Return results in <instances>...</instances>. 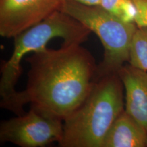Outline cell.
I'll list each match as a JSON object with an SVG mask.
<instances>
[{"label":"cell","mask_w":147,"mask_h":147,"mask_svg":"<svg viewBox=\"0 0 147 147\" xmlns=\"http://www.w3.org/2000/svg\"><path fill=\"white\" fill-rule=\"evenodd\" d=\"M146 146H147V144H146Z\"/></svg>","instance_id":"cell-13"},{"label":"cell","mask_w":147,"mask_h":147,"mask_svg":"<svg viewBox=\"0 0 147 147\" xmlns=\"http://www.w3.org/2000/svg\"><path fill=\"white\" fill-rule=\"evenodd\" d=\"M124 86L118 74L95 80L83 103L63 121L61 147H102L110 127L125 110Z\"/></svg>","instance_id":"cell-2"},{"label":"cell","mask_w":147,"mask_h":147,"mask_svg":"<svg viewBox=\"0 0 147 147\" xmlns=\"http://www.w3.org/2000/svg\"><path fill=\"white\" fill-rule=\"evenodd\" d=\"M117 74L125 93V110L147 130V71L128 63Z\"/></svg>","instance_id":"cell-7"},{"label":"cell","mask_w":147,"mask_h":147,"mask_svg":"<svg viewBox=\"0 0 147 147\" xmlns=\"http://www.w3.org/2000/svg\"><path fill=\"white\" fill-rule=\"evenodd\" d=\"M29 63L25 89L18 91V107L23 106L64 120L87 98L95 82L97 64L81 44H62L58 49L45 47L25 58Z\"/></svg>","instance_id":"cell-1"},{"label":"cell","mask_w":147,"mask_h":147,"mask_svg":"<svg viewBox=\"0 0 147 147\" xmlns=\"http://www.w3.org/2000/svg\"><path fill=\"white\" fill-rule=\"evenodd\" d=\"M100 6L125 21L135 23L137 12L133 0H101Z\"/></svg>","instance_id":"cell-10"},{"label":"cell","mask_w":147,"mask_h":147,"mask_svg":"<svg viewBox=\"0 0 147 147\" xmlns=\"http://www.w3.org/2000/svg\"><path fill=\"white\" fill-rule=\"evenodd\" d=\"M91 32L72 16L58 10L34 26L14 38V49L10 59L1 65L0 106L18 115L16 86L23 68L24 57L47 47L53 38L63 39V43L82 44Z\"/></svg>","instance_id":"cell-3"},{"label":"cell","mask_w":147,"mask_h":147,"mask_svg":"<svg viewBox=\"0 0 147 147\" xmlns=\"http://www.w3.org/2000/svg\"><path fill=\"white\" fill-rule=\"evenodd\" d=\"M67 0H0V36L14 38L61 10Z\"/></svg>","instance_id":"cell-6"},{"label":"cell","mask_w":147,"mask_h":147,"mask_svg":"<svg viewBox=\"0 0 147 147\" xmlns=\"http://www.w3.org/2000/svg\"><path fill=\"white\" fill-rule=\"evenodd\" d=\"M61 10L95 33L102 42L104 57L97 64L95 80L117 74L129 63L130 45L138 28L135 23L125 21L101 6L84 5L69 0L65 1Z\"/></svg>","instance_id":"cell-4"},{"label":"cell","mask_w":147,"mask_h":147,"mask_svg":"<svg viewBox=\"0 0 147 147\" xmlns=\"http://www.w3.org/2000/svg\"><path fill=\"white\" fill-rule=\"evenodd\" d=\"M129 64L147 71V27H138L129 49Z\"/></svg>","instance_id":"cell-9"},{"label":"cell","mask_w":147,"mask_h":147,"mask_svg":"<svg viewBox=\"0 0 147 147\" xmlns=\"http://www.w3.org/2000/svg\"><path fill=\"white\" fill-rule=\"evenodd\" d=\"M63 120L31 107L27 113L0 124V141L21 147H44L59 142Z\"/></svg>","instance_id":"cell-5"},{"label":"cell","mask_w":147,"mask_h":147,"mask_svg":"<svg viewBox=\"0 0 147 147\" xmlns=\"http://www.w3.org/2000/svg\"><path fill=\"white\" fill-rule=\"evenodd\" d=\"M133 1L137 12L135 23L138 27H147V0H133Z\"/></svg>","instance_id":"cell-11"},{"label":"cell","mask_w":147,"mask_h":147,"mask_svg":"<svg viewBox=\"0 0 147 147\" xmlns=\"http://www.w3.org/2000/svg\"><path fill=\"white\" fill-rule=\"evenodd\" d=\"M69 1H74L81 4L93 5V6H100L101 5V0H69Z\"/></svg>","instance_id":"cell-12"},{"label":"cell","mask_w":147,"mask_h":147,"mask_svg":"<svg viewBox=\"0 0 147 147\" xmlns=\"http://www.w3.org/2000/svg\"><path fill=\"white\" fill-rule=\"evenodd\" d=\"M147 130L125 110L110 127L102 147H146Z\"/></svg>","instance_id":"cell-8"}]
</instances>
